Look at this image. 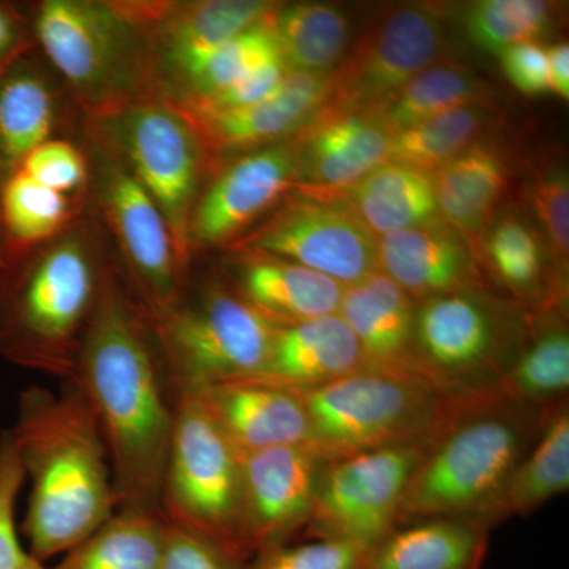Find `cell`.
<instances>
[{"label": "cell", "instance_id": "21", "mask_svg": "<svg viewBox=\"0 0 569 569\" xmlns=\"http://www.w3.org/2000/svg\"><path fill=\"white\" fill-rule=\"evenodd\" d=\"M378 271L417 302L479 290L478 269L467 239L443 219L378 238Z\"/></svg>", "mask_w": 569, "mask_h": 569}, {"label": "cell", "instance_id": "10", "mask_svg": "<svg viewBox=\"0 0 569 569\" xmlns=\"http://www.w3.org/2000/svg\"><path fill=\"white\" fill-rule=\"evenodd\" d=\"M88 133L110 146L151 194L190 272V217L206 171L203 149L192 126L168 100L151 97L104 118L88 119Z\"/></svg>", "mask_w": 569, "mask_h": 569}, {"label": "cell", "instance_id": "34", "mask_svg": "<svg viewBox=\"0 0 569 569\" xmlns=\"http://www.w3.org/2000/svg\"><path fill=\"white\" fill-rule=\"evenodd\" d=\"M81 213H84V200L56 192L22 170L0 187V223L10 257L54 238Z\"/></svg>", "mask_w": 569, "mask_h": 569}, {"label": "cell", "instance_id": "6", "mask_svg": "<svg viewBox=\"0 0 569 569\" xmlns=\"http://www.w3.org/2000/svg\"><path fill=\"white\" fill-rule=\"evenodd\" d=\"M296 391L309 417V445L328 460L430 445L479 392L455 391L419 373L373 367Z\"/></svg>", "mask_w": 569, "mask_h": 569}, {"label": "cell", "instance_id": "39", "mask_svg": "<svg viewBox=\"0 0 569 569\" xmlns=\"http://www.w3.org/2000/svg\"><path fill=\"white\" fill-rule=\"evenodd\" d=\"M531 201L548 239L552 258L553 283L568 298L569 263V182L567 171L550 170L539 174L531 189Z\"/></svg>", "mask_w": 569, "mask_h": 569}, {"label": "cell", "instance_id": "18", "mask_svg": "<svg viewBox=\"0 0 569 569\" xmlns=\"http://www.w3.org/2000/svg\"><path fill=\"white\" fill-rule=\"evenodd\" d=\"M331 89V73H288L268 99L241 110L189 114L170 103L192 126L208 164L293 137L325 107Z\"/></svg>", "mask_w": 569, "mask_h": 569}, {"label": "cell", "instance_id": "30", "mask_svg": "<svg viewBox=\"0 0 569 569\" xmlns=\"http://www.w3.org/2000/svg\"><path fill=\"white\" fill-rule=\"evenodd\" d=\"M268 21L290 73H331L347 56L350 20L339 7L277 3Z\"/></svg>", "mask_w": 569, "mask_h": 569}, {"label": "cell", "instance_id": "38", "mask_svg": "<svg viewBox=\"0 0 569 569\" xmlns=\"http://www.w3.org/2000/svg\"><path fill=\"white\" fill-rule=\"evenodd\" d=\"M552 7L539 0H482L467 11L468 37L482 50L500 54L548 31Z\"/></svg>", "mask_w": 569, "mask_h": 569}, {"label": "cell", "instance_id": "11", "mask_svg": "<svg viewBox=\"0 0 569 569\" xmlns=\"http://www.w3.org/2000/svg\"><path fill=\"white\" fill-rule=\"evenodd\" d=\"M427 448L408 445L329 460L301 538L369 549L387 537Z\"/></svg>", "mask_w": 569, "mask_h": 569}, {"label": "cell", "instance_id": "33", "mask_svg": "<svg viewBox=\"0 0 569 569\" xmlns=\"http://www.w3.org/2000/svg\"><path fill=\"white\" fill-rule=\"evenodd\" d=\"M496 97L493 86L473 70L437 62L418 73L377 112L392 137L445 111L477 104L489 107Z\"/></svg>", "mask_w": 569, "mask_h": 569}, {"label": "cell", "instance_id": "15", "mask_svg": "<svg viewBox=\"0 0 569 569\" xmlns=\"http://www.w3.org/2000/svg\"><path fill=\"white\" fill-rule=\"evenodd\" d=\"M298 189V163L290 138L224 162L201 186L189 224L190 253L227 247L266 212Z\"/></svg>", "mask_w": 569, "mask_h": 569}, {"label": "cell", "instance_id": "4", "mask_svg": "<svg viewBox=\"0 0 569 569\" xmlns=\"http://www.w3.org/2000/svg\"><path fill=\"white\" fill-rule=\"evenodd\" d=\"M548 410L511 402L497 388L471 397L427 448L403 496L397 527L456 518L489 529L490 512L537 441Z\"/></svg>", "mask_w": 569, "mask_h": 569}, {"label": "cell", "instance_id": "23", "mask_svg": "<svg viewBox=\"0 0 569 569\" xmlns=\"http://www.w3.org/2000/svg\"><path fill=\"white\" fill-rule=\"evenodd\" d=\"M365 367V355L350 326L336 313L280 325L263 369L253 377L291 389H309Z\"/></svg>", "mask_w": 569, "mask_h": 569}, {"label": "cell", "instance_id": "5", "mask_svg": "<svg viewBox=\"0 0 569 569\" xmlns=\"http://www.w3.org/2000/svg\"><path fill=\"white\" fill-rule=\"evenodd\" d=\"M26 10L37 51L88 119L160 97L151 40L123 2L43 0Z\"/></svg>", "mask_w": 569, "mask_h": 569}, {"label": "cell", "instance_id": "29", "mask_svg": "<svg viewBox=\"0 0 569 569\" xmlns=\"http://www.w3.org/2000/svg\"><path fill=\"white\" fill-rule=\"evenodd\" d=\"M569 489V402L550 407L533 447L509 477L488 519L489 529L527 518Z\"/></svg>", "mask_w": 569, "mask_h": 569}, {"label": "cell", "instance_id": "22", "mask_svg": "<svg viewBox=\"0 0 569 569\" xmlns=\"http://www.w3.org/2000/svg\"><path fill=\"white\" fill-rule=\"evenodd\" d=\"M62 102L39 51L18 59L0 77V187L43 142L59 138Z\"/></svg>", "mask_w": 569, "mask_h": 569}, {"label": "cell", "instance_id": "32", "mask_svg": "<svg viewBox=\"0 0 569 569\" xmlns=\"http://www.w3.org/2000/svg\"><path fill=\"white\" fill-rule=\"evenodd\" d=\"M164 537L162 515L118 509L54 569H160Z\"/></svg>", "mask_w": 569, "mask_h": 569}, {"label": "cell", "instance_id": "40", "mask_svg": "<svg viewBox=\"0 0 569 569\" xmlns=\"http://www.w3.org/2000/svg\"><path fill=\"white\" fill-rule=\"evenodd\" d=\"M24 470L10 430L0 436V569H50L22 548L14 511L24 485Z\"/></svg>", "mask_w": 569, "mask_h": 569}, {"label": "cell", "instance_id": "42", "mask_svg": "<svg viewBox=\"0 0 569 569\" xmlns=\"http://www.w3.org/2000/svg\"><path fill=\"white\" fill-rule=\"evenodd\" d=\"M365 550L350 542L306 539L261 550L246 569H356Z\"/></svg>", "mask_w": 569, "mask_h": 569}, {"label": "cell", "instance_id": "7", "mask_svg": "<svg viewBox=\"0 0 569 569\" xmlns=\"http://www.w3.org/2000/svg\"><path fill=\"white\" fill-rule=\"evenodd\" d=\"M160 511L170 526L252 559L244 537L242 455L193 391H178Z\"/></svg>", "mask_w": 569, "mask_h": 569}, {"label": "cell", "instance_id": "19", "mask_svg": "<svg viewBox=\"0 0 569 569\" xmlns=\"http://www.w3.org/2000/svg\"><path fill=\"white\" fill-rule=\"evenodd\" d=\"M298 163V189L331 197L388 162L389 134L377 111L320 110L290 138Z\"/></svg>", "mask_w": 569, "mask_h": 569}, {"label": "cell", "instance_id": "28", "mask_svg": "<svg viewBox=\"0 0 569 569\" xmlns=\"http://www.w3.org/2000/svg\"><path fill=\"white\" fill-rule=\"evenodd\" d=\"M438 211L463 238H481L508 186L500 149L477 141L433 174Z\"/></svg>", "mask_w": 569, "mask_h": 569}, {"label": "cell", "instance_id": "36", "mask_svg": "<svg viewBox=\"0 0 569 569\" xmlns=\"http://www.w3.org/2000/svg\"><path fill=\"white\" fill-rule=\"evenodd\" d=\"M486 257L498 282L520 302L538 306L542 312L559 310L546 283L545 250L530 224L516 216L503 217L488 234Z\"/></svg>", "mask_w": 569, "mask_h": 569}, {"label": "cell", "instance_id": "27", "mask_svg": "<svg viewBox=\"0 0 569 569\" xmlns=\"http://www.w3.org/2000/svg\"><path fill=\"white\" fill-rule=\"evenodd\" d=\"M326 198L346 204L376 238L441 219L433 176L406 164H378Z\"/></svg>", "mask_w": 569, "mask_h": 569}, {"label": "cell", "instance_id": "14", "mask_svg": "<svg viewBox=\"0 0 569 569\" xmlns=\"http://www.w3.org/2000/svg\"><path fill=\"white\" fill-rule=\"evenodd\" d=\"M445 48L447 31L436 10H392L331 71V96L321 110L380 111L418 73L437 63Z\"/></svg>", "mask_w": 569, "mask_h": 569}, {"label": "cell", "instance_id": "20", "mask_svg": "<svg viewBox=\"0 0 569 569\" xmlns=\"http://www.w3.org/2000/svg\"><path fill=\"white\" fill-rule=\"evenodd\" d=\"M193 392L242 456L309 443V417L296 389L246 377L219 381Z\"/></svg>", "mask_w": 569, "mask_h": 569}, {"label": "cell", "instance_id": "3", "mask_svg": "<svg viewBox=\"0 0 569 569\" xmlns=\"http://www.w3.org/2000/svg\"><path fill=\"white\" fill-rule=\"evenodd\" d=\"M102 224L81 213L0 266V356L70 380L114 261Z\"/></svg>", "mask_w": 569, "mask_h": 569}, {"label": "cell", "instance_id": "25", "mask_svg": "<svg viewBox=\"0 0 569 569\" xmlns=\"http://www.w3.org/2000/svg\"><path fill=\"white\" fill-rule=\"evenodd\" d=\"M233 254L236 290L276 325L339 313L346 287L331 277L266 254Z\"/></svg>", "mask_w": 569, "mask_h": 569}, {"label": "cell", "instance_id": "2", "mask_svg": "<svg viewBox=\"0 0 569 569\" xmlns=\"http://www.w3.org/2000/svg\"><path fill=\"white\" fill-rule=\"evenodd\" d=\"M10 433L32 482L21 531L37 560L69 552L118 511L99 419L73 380L63 381L59 395L22 391Z\"/></svg>", "mask_w": 569, "mask_h": 569}, {"label": "cell", "instance_id": "9", "mask_svg": "<svg viewBox=\"0 0 569 569\" xmlns=\"http://www.w3.org/2000/svg\"><path fill=\"white\" fill-rule=\"evenodd\" d=\"M89 192L104 230L118 247L119 271L151 323L179 301L190 272L183 268L173 233L159 206L110 146L86 132Z\"/></svg>", "mask_w": 569, "mask_h": 569}, {"label": "cell", "instance_id": "45", "mask_svg": "<svg viewBox=\"0 0 569 569\" xmlns=\"http://www.w3.org/2000/svg\"><path fill=\"white\" fill-rule=\"evenodd\" d=\"M498 59L503 73L518 91L526 96L550 92L548 52L537 41L507 48Z\"/></svg>", "mask_w": 569, "mask_h": 569}, {"label": "cell", "instance_id": "16", "mask_svg": "<svg viewBox=\"0 0 569 569\" xmlns=\"http://www.w3.org/2000/svg\"><path fill=\"white\" fill-rule=\"evenodd\" d=\"M328 466L329 460L309 443L242 456L244 537L250 556L301 537Z\"/></svg>", "mask_w": 569, "mask_h": 569}, {"label": "cell", "instance_id": "35", "mask_svg": "<svg viewBox=\"0 0 569 569\" xmlns=\"http://www.w3.org/2000/svg\"><path fill=\"white\" fill-rule=\"evenodd\" d=\"M490 107H463L415 123L389 141L388 162L436 174L449 160L466 151L485 130Z\"/></svg>", "mask_w": 569, "mask_h": 569}, {"label": "cell", "instance_id": "31", "mask_svg": "<svg viewBox=\"0 0 569 569\" xmlns=\"http://www.w3.org/2000/svg\"><path fill=\"white\" fill-rule=\"evenodd\" d=\"M557 310H549L529 342L519 348L497 389L505 399L520 406L548 410L568 399L569 335Z\"/></svg>", "mask_w": 569, "mask_h": 569}, {"label": "cell", "instance_id": "43", "mask_svg": "<svg viewBox=\"0 0 569 569\" xmlns=\"http://www.w3.org/2000/svg\"><path fill=\"white\" fill-rule=\"evenodd\" d=\"M288 73L290 71L284 67L282 58L277 56L222 91L200 97V99L168 100V102L189 114H216V112L241 110L268 99L280 88Z\"/></svg>", "mask_w": 569, "mask_h": 569}, {"label": "cell", "instance_id": "37", "mask_svg": "<svg viewBox=\"0 0 569 569\" xmlns=\"http://www.w3.org/2000/svg\"><path fill=\"white\" fill-rule=\"evenodd\" d=\"M279 50L268 17L217 48L173 84L163 99L189 100L211 96L277 58Z\"/></svg>", "mask_w": 569, "mask_h": 569}, {"label": "cell", "instance_id": "46", "mask_svg": "<svg viewBox=\"0 0 569 569\" xmlns=\"http://www.w3.org/2000/svg\"><path fill=\"white\" fill-rule=\"evenodd\" d=\"M33 50H37V43L26 7L0 2V77L18 59Z\"/></svg>", "mask_w": 569, "mask_h": 569}, {"label": "cell", "instance_id": "41", "mask_svg": "<svg viewBox=\"0 0 569 569\" xmlns=\"http://www.w3.org/2000/svg\"><path fill=\"white\" fill-rule=\"evenodd\" d=\"M21 170L37 182L77 200L89 193V160L86 152L67 138L43 142L26 159Z\"/></svg>", "mask_w": 569, "mask_h": 569}, {"label": "cell", "instance_id": "1", "mask_svg": "<svg viewBox=\"0 0 569 569\" xmlns=\"http://www.w3.org/2000/svg\"><path fill=\"white\" fill-rule=\"evenodd\" d=\"M70 380L99 419L118 509L162 515L178 389L151 320L130 295L118 264L104 280Z\"/></svg>", "mask_w": 569, "mask_h": 569}, {"label": "cell", "instance_id": "13", "mask_svg": "<svg viewBox=\"0 0 569 569\" xmlns=\"http://www.w3.org/2000/svg\"><path fill=\"white\" fill-rule=\"evenodd\" d=\"M505 323L478 291L422 299L415 317V370L455 391L497 388L515 358Z\"/></svg>", "mask_w": 569, "mask_h": 569}, {"label": "cell", "instance_id": "8", "mask_svg": "<svg viewBox=\"0 0 569 569\" xmlns=\"http://www.w3.org/2000/svg\"><path fill=\"white\" fill-rule=\"evenodd\" d=\"M178 391L253 377L263 369L277 328L233 283L187 284L173 309L152 323Z\"/></svg>", "mask_w": 569, "mask_h": 569}, {"label": "cell", "instance_id": "44", "mask_svg": "<svg viewBox=\"0 0 569 569\" xmlns=\"http://www.w3.org/2000/svg\"><path fill=\"white\" fill-rule=\"evenodd\" d=\"M246 565L208 539L167 523L160 569H246Z\"/></svg>", "mask_w": 569, "mask_h": 569}, {"label": "cell", "instance_id": "24", "mask_svg": "<svg viewBox=\"0 0 569 569\" xmlns=\"http://www.w3.org/2000/svg\"><path fill=\"white\" fill-rule=\"evenodd\" d=\"M417 305L380 271L346 287L339 316L350 326L367 367L418 373L413 362Z\"/></svg>", "mask_w": 569, "mask_h": 569}, {"label": "cell", "instance_id": "26", "mask_svg": "<svg viewBox=\"0 0 569 569\" xmlns=\"http://www.w3.org/2000/svg\"><path fill=\"white\" fill-rule=\"evenodd\" d=\"M489 533L475 520H417L366 549L356 569H482Z\"/></svg>", "mask_w": 569, "mask_h": 569}, {"label": "cell", "instance_id": "47", "mask_svg": "<svg viewBox=\"0 0 569 569\" xmlns=\"http://www.w3.org/2000/svg\"><path fill=\"white\" fill-rule=\"evenodd\" d=\"M549 62L550 92L569 99V47L567 41L546 48Z\"/></svg>", "mask_w": 569, "mask_h": 569}, {"label": "cell", "instance_id": "12", "mask_svg": "<svg viewBox=\"0 0 569 569\" xmlns=\"http://www.w3.org/2000/svg\"><path fill=\"white\" fill-rule=\"evenodd\" d=\"M227 250L306 266L343 287L378 271V238L346 204L298 192Z\"/></svg>", "mask_w": 569, "mask_h": 569}, {"label": "cell", "instance_id": "17", "mask_svg": "<svg viewBox=\"0 0 569 569\" xmlns=\"http://www.w3.org/2000/svg\"><path fill=\"white\" fill-rule=\"evenodd\" d=\"M148 33L160 67L178 81L206 56L263 21L277 2L269 0H194V2H123ZM173 82V84H174Z\"/></svg>", "mask_w": 569, "mask_h": 569}, {"label": "cell", "instance_id": "48", "mask_svg": "<svg viewBox=\"0 0 569 569\" xmlns=\"http://www.w3.org/2000/svg\"><path fill=\"white\" fill-rule=\"evenodd\" d=\"M10 258V246L7 242L6 233L2 230V223H0V266L6 264Z\"/></svg>", "mask_w": 569, "mask_h": 569}]
</instances>
